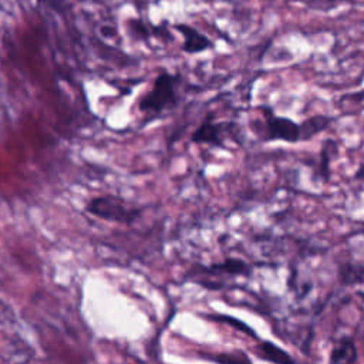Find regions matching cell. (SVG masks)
Masks as SVG:
<instances>
[{"label":"cell","mask_w":364,"mask_h":364,"mask_svg":"<svg viewBox=\"0 0 364 364\" xmlns=\"http://www.w3.org/2000/svg\"><path fill=\"white\" fill-rule=\"evenodd\" d=\"M178 82L179 75L161 73L154 80L151 91L139 100V109L145 114H161L172 108L178 101Z\"/></svg>","instance_id":"1"},{"label":"cell","mask_w":364,"mask_h":364,"mask_svg":"<svg viewBox=\"0 0 364 364\" xmlns=\"http://www.w3.org/2000/svg\"><path fill=\"white\" fill-rule=\"evenodd\" d=\"M85 210L100 219L131 225L139 219L142 210L135 206H129L119 198L115 196H95L87 205Z\"/></svg>","instance_id":"2"},{"label":"cell","mask_w":364,"mask_h":364,"mask_svg":"<svg viewBox=\"0 0 364 364\" xmlns=\"http://www.w3.org/2000/svg\"><path fill=\"white\" fill-rule=\"evenodd\" d=\"M263 115V141H282L287 144L300 142V122L287 117H280L269 105L260 107Z\"/></svg>","instance_id":"3"},{"label":"cell","mask_w":364,"mask_h":364,"mask_svg":"<svg viewBox=\"0 0 364 364\" xmlns=\"http://www.w3.org/2000/svg\"><path fill=\"white\" fill-rule=\"evenodd\" d=\"M173 28L182 36V51L186 54H199L213 47L212 40L193 26L179 23L175 24Z\"/></svg>","instance_id":"4"},{"label":"cell","mask_w":364,"mask_h":364,"mask_svg":"<svg viewBox=\"0 0 364 364\" xmlns=\"http://www.w3.org/2000/svg\"><path fill=\"white\" fill-rule=\"evenodd\" d=\"M192 142L208 144L212 146H225L223 144V124L215 122L212 115H208L192 134Z\"/></svg>","instance_id":"5"},{"label":"cell","mask_w":364,"mask_h":364,"mask_svg":"<svg viewBox=\"0 0 364 364\" xmlns=\"http://www.w3.org/2000/svg\"><path fill=\"white\" fill-rule=\"evenodd\" d=\"M200 270L203 272V274H209V276H219V274H225V276H250L252 274V266L245 262L240 257H228L220 263H213L210 266L206 267H200Z\"/></svg>","instance_id":"6"},{"label":"cell","mask_w":364,"mask_h":364,"mask_svg":"<svg viewBox=\"0 0 364 364\" xmlns=\"http://www.w3.org/2000/svg\"><path fill=\"white\" fill-rule=\"evenodd\" d=\"M328 361L331 364H353L358 361V350L351 336H341L330 350Z\"/></svg>","instance_id":"7"},{"label":"cell","mask_w":364,"mask_h":364,"mask_svg":"<svg viewBox=\"0 0 364 364\" xmlns=\"http://www.w3.org/2000/svg\"><path fill=\"white\" fill-rule=\"evenodd\" d=\"M337 277L343 286L364 284V262L341 260L337 263Z\"/></svg>","instance_id":"8"},{"label":"cell","mask_w":364,"mask_h":364,"mask_svg":"<svg viewBox=\"0 0 364 364\" xmlns=\"http://www.w3.org/2000/svg\"><path fill=\"white\" fill-rule=\"evenodd\" d=\"M338 155V144L333 138H328L323 142L321 149L318 152V162H317V175L321 181L327 182L331 176L330 165L333 159Z\"/></svg>","instance_id":"9"},{"label":"cell","mask_w":364,"mask_h":364,"mask_svg":"<svg viewBox=\"0 0 364 364\" xmlns=\"http://www.w3.org/2000/svg\"><path fill=\"white\" fill-rule=\"evenodd\" d=\"M333 118L324 114H316L300 122V141H310L316 135L330 128Z\"/></svg>","instance_id":"10"},{"label":"cell","mask_w":364,"mask_h":364,"mask_svg":"<svg viewBox=\"0 0 364 364\" xmlns=\"http://www.w3.org/2000/svg\"><path fill=\"white\" fill-rule=\"evenodd\" d=\"M256 354L266 360V361H272V363H279V364H290V363H294V358L283 348H280L279 346H276L274 343L272 341H267V340H263V341H259L256 344Z\"/></svg>","instance_id":"11"},{"label":"cell","mask_w":364,"mask_h":364,"mask_svg":"<svg viewBox=\"0 0 364 364\" xmlns=\"http://www.w3.org/2000/svg\"><path fill=\"white\" fill-rule=\"evenodd\" d=\"M304 4L307 9L314 11H330L341 4H353L355 0H287Z\"/></svg>","instance_id":"12"},{"label":"cell","mask_w":364,"mask_h":364,"mask_svg":"<svg viewBox=\"0 0 364 364\" xmlns=\"http://www.w3.org/2000/svg\"><path fill=\"white\" fill-rule=\"evenodd\" d=\"M213 320L223 321V323H226V324L235 327L236 330H239V331H242V333H245V334H247V336L257 337V334L253 331L252 327H249L246 323H243V321H240L239 318H235V317H232V316H215Z\"/></svg>","instance_id":"13"},{"label":"cell","mask_w":364,"mask_h":364,"mask_svg":"<svg viewBox=\"0 0 364 364\" xmlns=\"http://www.w3.org/2000/svg\"><path fill=\"white\" fill-rule=\"evenodd\" d=\"M213 361H218V363H232V364H240V363H250V358L239 351V353H222V354H218L215 357H212Z\"/></svg>","instance_id":"14"},{"label":"cell","mask_w":364,"mask_h":364,"mask_svg":"<svg viewBox=\"0 0 364 364\" xmlns=\"http://www.w3.org/2000/svg\"><path fill=\"white\" fill-rule=\"evenodd\" d=\"M354 179L357 181H364V162L360 164V166L357 168L355 173H354Z\"/></svg>","instance_id":"15"}]
</instances>
